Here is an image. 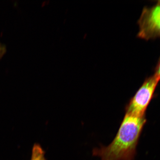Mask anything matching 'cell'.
<instances>
[{"instance_id": "6da1fadb", "label": "cell", "mask_w": 160, "mask_h": 160, "mask_svg": "<svg viewBox=\"0 0 160 160\" xmlns=\"http://www.w3.org/2000/svg\"><path fill=\"white\" fill-rule=\"evenodd\" d=\"M146 122V116L126 113L113 141L108 146L93 149L92 155L101 160H134L137 147Z\"/></svg>"}, {"instance_id": "7a4b0ae2", "label": "cell", "mask_w": 160, "mask_h": 160, "mask_svg": "<svg viewBox=\"0 0 160 160\" xmlns=\"http://www.w3.org/2000/svg\"><path fill=\"white\" fill-rule=\"evenodd\" d=\"M160 80L156 74L146 80L126 105V113L138 117L146 116V110Z\"/></svg>"}, {"instance_id": "3957f363", "label": "cell", "mask_w": 160, "mask_h": 160, "mask_svg": "<svg viewBox=\"0 0 160 160\" xmlns=\"http://www.w3.org/2000/svg\"><path fill=\"white\" fill-rule=\"evenodd\" d=\"M138 23L139 38L147 39L160 35V4L151 9H144Z\"/></svg>"}, {"instance_id": "277c9868", "label": "cell", "mask_w": 160, "mask_h": 160, "mask_svg": "<svg viewBox=\"0 0 160 160\" xmlns=\"http://www.w3.org/2000/svg\"><path fill=\"white\" fill-rule=\"evenodd\" d=\"M45 155V152L41 146L35 144L32 147L30 160H46Z\"/></svg>"}, {"instance_id": "5b68a950", "label": "cell", "mask_w": 160, "mask_h": 160, "mask_svg": "<svg viewBox=\"0 0 160 160\" xmlns=\"http://www.w3.org/2000/svg\"><path fill=\"white\" fill-rule=\"evenodd\" d=\"M6 47L0 43V59L3 57L6 53Z\"/></svg>"}, {"instance_id": "8992f818", "label": "cell", "mask_w": 160, "mask_h": 160, "mask_svg": "<svg viewBox=\"0 0 160 160\" xmlns=\"http://www.w3.org/2000/svg\"><path fill=\"white\" fill-rule=\"evenodd\" d=\"M156 74L157 75L158 77V78H159L160 79V63L157 72V73Z\"/></svg>"}, {"instance_id": "52a82bcc", "label": "cell", "mask_w": 160, "mask_h": 160, "mask_svg": "<svg viewBox=\"0 0 160 160\" xmlns=\"http://www.w3.org/2000/svg\"></svg>"}]
</instances>
